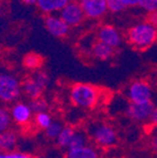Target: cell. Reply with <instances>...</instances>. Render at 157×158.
Masks as SVG:
<instances>
[{
  "instance_id": "cell-1",
  "label": "cell",
  "mask_w": 157,
  "mask_h": 158,
  "mask_svg": "<svg viewBox=\"0 0 157 158\" xmlns=\"http://www.w3.org/2000/svg\"><path fill=\"white\" fill-rule=\"evenodd\" d=\"M126 42L138 51H144L157 43V27L147 20L131 24L124 35Z\"/></svg>"
},
{
  "instance_id": "cell-2",
  "label": "cell",
  "mask_w": 157,
  "mask_h": 158,
  "mask_svg": "<svg viewBox=\"0 0 157 158\" xmlns=\"http://www.w3.org/2000/svg\"><path fill=\"white\" fill-rule=\"evenodd\" d=\"M102 90L88 82H75L69 88V99L71 103L83 110H92L100 102Z\"/></svg>"
},
{
  "instance_id": "cell-3",
  "label": "cell",
  "mask_w": 157,
  "mask_h": 158,
  "mask_svg": "<svg viewBox=\"0 0 157 158\" xmlns=\"http://www.w3.org/2000/svg\"><path fill=\"white\" fill-rule=\"evenodd\" d=\"M22 96V81L10 72H0V102L10 104Z\"/></svg>"
},
{
  "instance_id": "cell-4",
  "label": "cell",
  "mask_w": 157,
  "mask_h": 158,
  "mask_svg": "<svg viewBox=\"0 0 157 158\" xmlns=\"http://www.w3.org/2000/svg\"><path fill=\"white\" fill-rule=\"evenodd\" d=\"M89 136L97 146L102 148H109L117 145L118 143V134L117 131L109 125L108 123L98 122L90 126Z\"/></svg>"
},
{
  "instance_id": "cell-5",
  "label": "cell",
  "mask_w": 157,
  "mask_h": 158,
  "mask_svg": "<svg viewBox=\"0 0 157 158\" xmlns=\"http://www.w3.org/2000/svg\"><path fill=\"white\" fill-rule=\"evenodd\" d=\"M125 96L129 102H144L153 100V88L143 79L133 80L125 89Z\"/></svg>"
},
{
  "instance_id": "cell-6",
  "label": "cell",
  "mask_w": 157,
  "mask_h": 158,
  "mask_svg": "<svg viewBox=\"0 0 157 158\" xmlns=\"http://www.w3.org/2000/svg\"><path fill=\"white\" fill-rule=\"evenodd\" d=\"M95 37L99 42H102L113 48L118 49L122 45L124 36L116 25L110 23H103L97 27Z\"/></svg>"
},
{
  "instance_id": "cell-7",
  "label": "cell",
  "mask_w": 157,
  "mask_h": 158,
  "mask_svg": "<svg viewBox=\"0 0 157 158\" xmlns=\"http://www.w3.org/2000/svg\"><path fill=\"white\" fill-rule=\"evenodd\" d=\"M155 108L156 106L153 100L144 102H129L125 108V114L133 121L146 122L150 121Z\"/></svg>"
},
{
  "instance_id": "cell-8",
  "label": "cell",
  "mask_w": 157,
  "mask_h": 158,
  "mask_svg": "<svg viewBox=\"0 0 157 158\" xmlns=\"http://www.w3.org/2000/svg\"><path fill=\"white\" fill-rule=\"evenodd\" d=\"M58 15L70 27H78L85 22L86 17L77 0H70L58 12Z\"/></svg>"
},
{
  "instance_id": "cell-9",
  "label": "cell",
  "mask_w": 157,
  "mask_h": 158,
  "mask_svg": "<svg viewBox=\"0 0 157 158\" xmlns=\"http://www.w3.org/2000/svg\"><path fill=\"white\" fill-rule=\"evenodd\" d=\"M83 11L86 19L98 21L106 17L108 13L107 0H77Z\"/></svg>"
},
{
  "instance_id": "cell-10",
  "label": "cell",
  "mask_w": 157,
  "mask_h": 158,
  "mask_svg": "<svg viewBox=\"0 0 157 158\" xmlns=\"http://www.w3.org/2000/svg\"><path fill=\"white\" fill-rule=\"evenodd\" d=\"M44 27L47 32L56 39H66L70 34L71 27L59 17L58 13L45 15Z\"/></svg>"
},
{
  "instance_id": "cell-11",
  "label": "cell",
  "mask_w": 157,
  "mask_h": 158,
  "mask_svg": "<svg viewBox=\"0 0 157 158\" xmlns=\"http://www.w3.org/2000/svg\"><path fill=\"white\" fill-rule=\"evenodd\" d=\"M10 115L12 118V122L19 126H27L32 120L33 112L30 108L29 103L22 101H15L10 108Z\"/></svg>"
},
{
  "instance_id": "cell-12",
  "label": "cell",
  "mask_w": 157,
  "mask_h": 158,
  "mask_svg": "<svg viewBox=\"0 0 157 158\" xmlns=\"http://www.w3.org/2000/svg\"><path fill=\"white\" fill-rule=\"evenodd\" d=\"M90 53L91 56L99 60H110L111 58L116 56L117 48H113L104 43L95 40V42L91 44Z\"/></svg>"
},
{
  "instance_id": "cell-13",
  "label": "cell",
  "mask_w": 157,
  "mask_h": 158,
  "mask_svg": "<svg viewBox=\"0 0 157 158\" xmlns=\"http://www.w3.org/2000/svg\"><path fill=\"white\" fill-rule=\"evenodd\" d=\"M70 0H37L36 7L42 13L52 15L58 13Z\"/></svg>"
},
{
  "instance_id": "cell-14",
  "label": "cell",
  "mask_w": 157,
  "mask_h": 158,
  "mask_svg": "<svg viewBox=\"0 0 157 158\" xmlns=\"http://www.w3.org/2000/svg\"><path fill=\"white\" fill-rule=\"evenodd\" d=\"M18 142H19L18 133L11 128L0 134V149L2 152L15 151Z\"/></svg>"
},
{
  "instance_id": "cell-15",
  "label": "cell",
  "mask_w": 157,
  "mask_h": 158,
  "mask_svg": "<svg viewBox=\"0 0 157 158\" xmlns=\"http://www.w3.org/2000/svg\"><path fill=\"white\" fill-rule=\"evenodd\" d=\"M43 91H44V89L35 81L32 76L24 79L22 81V94H24L30 100L42 97Z\"/></svg>"
},
{
  "instance_id": "cell-16",
  "label": "cell",
  "mask_w": 157,
  "mask_h": 158,
  "mask_svg": "<svg viewBox=\"0 0 157 158\" xmlns=\"http://www.w3.org/2000/svg\"><path fill=\"white\" fill-rule=\"evenodd\" d=\"M66 158H99V152L91 145H83L67 149Z\"/></svg>"
},
{
  "instance_id": "cell-17",
  "label": "cell",
  "mask_w": 157,
  "mask_h": 158,
  "mask_svg": "<svg viewBox=\"0 0 157 158\" xmlns=\"http://www.w3.org/2000/svg\"><path fill=\"white\" fill-rule=\"evenodd\" d=\"M44 63V58L37 53H28L24 57H23L22 65L25 69L35 72L37 69H41Z\"/></svg>"
},
{
  "instance_id": "cell-18",
  "label": "cell",
  "mask_w": 157,
  "mask_h": 158,
  "mask_svg": "<svg viewBox=\"0 0 157 158\" xmlns=\"http://www.w3.org/2000/svg\"><path fill=\"white\" fill-rule=\"evenodd\" d=\"M75 130L74 127H71V126H64L63 130L61 131V133L58 134L56 138H55V141H56V145L61 148H67L70 143L71 138L74 136L75 134Z\"/></svg>"
},
{
  "instance_id": "cell-19",
  "label": "cell",
  "mask_w": 157,
  "mask_h": 158,
  "mask_svg": "<svg viewBox=\"0 0 157 158\" xmlns=\"http://www.w3.org/2000/svg\"><path fill=\"white\" fill-rule=\"evenodd\" d=\"M12 123L13 122L10 115V111L6 106H0V134L11 128Z\"/></svg>"
},
{
  "instance_id": "cell-20",
  "label": "cell",
  "mask_w": 157,
  "mask_h": 158,
  "mask_svg": "<svg viewBox=\"0 0 157 158\" xmlns=\"http://www.w3.org/2000/svg\"><path fill=\"white\" fill-rule=\"evenodd\" d=\"M87 143H88V134H86V132L83 131H77L76 130L74 136L71 138L70 143H69L68 147H67V149L80 147V146L87 145Z\"/></svg>"
},
{
  "instance_id": "cell-21",
  "label": "cell",
  "mask_w": 157,
  "mask_h": 158,
  "mask_svg": "<svg viewBox=\"0 0 157 158\" xmlns=\"http://www.w3.org/2000/svg\"><path fill=\"white\" fill-rule=\"evenodd\" d=\"M52 122H53V118H52L51 113H49V111L40 112L34 115L35 125L41 130H45Z\"/></svg>"
},
{
  "instance_id": "cell-22",
  "label": "cell",
  "mask_w": 157,
  "mask_h": 158,
  "mask_svg": "<svg viewBox=\"0 0 157 158\" xmlns=\"http://www.w3.org/2000/svg\"><path fill=\"white\" fill-rule=\"evenodd\" d=\"M30 108L32 110L33 114H36V113H40V112H44V111H49V102L45 100L44 98H40L37 99H33L30 101Z\"/></svg>"
},
{
  "instance_id": "cell-23",
  "label": "cell",
  "mask_w": 157,
  "mask_h": 158,
  "mask_svg": "<svg viewBox=\"0 0 157 158\" xmlns=\"http://www.w3.org/2000/svg\"><path fill=\"white\" fill-rule=\"evenodd\" d=\"M64 125L63 123L59 121H53L46 128H45V135L49 139H55L58 136V134L61 133V131L63 130Z\"/></svg>"
},
{
  "instance_id": "cell-24",
  "label": "cell",
  "mask_w": 157,
  "mask_h": 158,
  "mask_svg": "<svg viewBox=\"0 0 157 158\" xmlns=\"http://www.w3.org/2000/svg\"><path fill=\"white\" fill-rule=\"evenodd\" d=\"M32 77L43 89H46L47 86L49 85V82H51V78H49V74H47L46 72H44V70H42V69L35 70V72L33 73Z\"/></svg>"
},
{
  "instance_id": "cell-25",
  "label": "cell",
  "mask_w": 157,
  "mask_h": 158,
  "mask_svg": "<svg viewBox=\"0 0 157 158\" xmlns=\"http://www.w3.org/2000/svg\"><path fill=\"white\" fill-rule=\"evenodd\" d=\"M107 7L108 12L112 15H120L126 9L121 0H107Z\"/></svg>"
},
{
  "instance_id": "cell-26",
  "label": "cell",
  "mask_w": 157,
  "mask_h": 158,
  "mask_svg": "<svg viewBox=\"0 0 157 158\" xmlns=\"http://www.w3.org/2000/svg\"><path fill=\"white\" fill-rule=\"evenodd\" d=\"M138 8L146 15L157 10V0H141Z\"/></svg>"
},
{
  "instance_id": "cell-27",
  "label": "cell",
  "mask_w": 157,
  "mask_h": 158,
  "mask_svg": "<svg viewBox=\"0 0 157 158\" xmlns=\"http://www.w3.org/2000/svg\"><path fill=\"white\" fill-rule=\"evenodd\" d=\"M0 158H32V156L29 154L22 153V152H0Z\"/></svg>"
},
{
  "instance_id": "cell-28",
  "label": "cell",
  "mask_w": 157,
  "mask_h": 158,
  "mask_svg": "<svg viewBox=\"0 0 157 158\" xmlns=\"http://www.w3.org/2000/svg\"><path fill=\"white\" fill-rule=\"evenodd\" d=\"M146 20H147L150 23H152L153 25H155V27H157V10H155V11H153V12L147 13Z\"/></svg>"
},
{
  "instance_id": "cell-29",
  "label": "cell",
  "mask_w": 157,
  "mask_h": 158,
  "mask_svg": "<svg viewBox=\"0 0 157 158\" xmlns=\"http://www.w3.org/2000/svg\"><path fill=\"white\" fill-rule=\"evenodd\" d=\"M125 8H136L140 5L141 0H121Z\"/></svg>"
},
{
  "instance_id": "cell-30",
  "label": "cell",
  "mask_w": 157,
  "mask_h": 158,
  "mask_svg": "<svg viewBox=\"0 0 157 158\" xmlns=\"http://www.w3.org/2000/svg\"><path fill=\"white\" fill-rule=\"evenodd\" d=\"M150 121L154 126H157V106L154 109V111H153L152 116H151V118H150Z\"/></svg>"
},
{
  "instance_id": "cell-31",
  "label": "cell",
  "mask_w": 157,
  "mask_h": 158,
  "mask_svg": "<svg viewBox=\"0 0 157 158\" xmlns=\"http://www.w3.org/2000/svg\"><path fill=\"white\" fill-rule=\"evenodd\" d=\"M151 147H152L153 151L157 152V134L156 135H153L152 138H151Z\"/></svg>"
},
{
  "instance_id": "cell-32",
  "label": "cell",
  "mask_w": 157,
  "mask_h": 158,
  "mask_svg": "<svg viewBox=\"0 0 157 158\" xmlns=\"http://www.w3.org/2000/svg\"><path fill=\"white\" fill-rule=\"evenodd\" d=\"M22 2L27 6H36L37 0H22Z\"/></svg>"
},
{
  "instance_id": "cell-33",
  "label": "cell",
  "mask_w": 157,
  "mask_h": 158,
  "mask_svg": "<svg viewBox=\"0 0 157 158\" xmlns=\"http://www.w3.org/2000/svg\"><path fill=\"white\" fill-rule=\"evenodd\" d=\"M32 158H49L47 156H44V155H36V156H33Z\"/></svg>"
},
{
  "instance_id": "cell-34",
  "label": "cell",
  "mask_w": 157,
  "mask_h": 158,
  "mask_svg": "<svg viewBox=\"0 0 157 158\" xmlns=\"http://www.w3.org/2000/svg\"><path fill=\"white\" fill-rule=\"evenodd\" d=\"M0 13H1V8H0Z\"/></svg>"
}]
</instances>
